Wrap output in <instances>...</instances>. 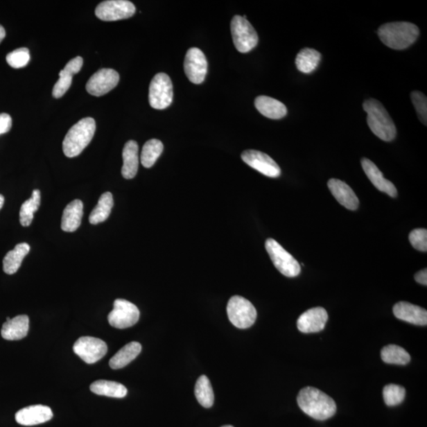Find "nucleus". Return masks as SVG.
<instances>
[{
    "label": "nucleus",
    "mask_w": 427,
    "mask_h": 427,
    "mask_svg": "<svg viewBox=\"0 0 427 427\" xmlns=\"http://www.w3.org/2000/svg\"><path fill=\"white\" fill-rule=\"evenodd\" d=\"M297 402L302 411L314 419H329L336 412L333 399L316 387H306L302 389L297 395Z\"/></svg>",
    "instance_id": "f257e3e1"
},
{
    "label": "nucleus",
    "mask_w": 427,
    "mask_h": 427,
    "mask_svg": "<svg viewBox=\"0 0 427 427\" xmlns=\"http://www.w3.org/2000/svg\"><path fill=\"white\" fill-rule=\"evenodd\" d=\"M380 40L395 50L406 49L411 46L419 35L418 26L408 21L390 22L382 25L378 31Z\"/></svg>",
    "instance_id": "f03ea898"
},
{
    "label": "nucleus",
    "mask_w": 427,
    "mask_h": 427,
    "mask_svg": "<svg viewBox=\"0 0 427 427\" xmlns=\"http://www.w3.org/2000/svg\"><path fill=\"white\" fill-rule=\"evenodd\" d=\"M363 109L367 114V123L370 130L383 141L390 142L396 138L397 128L389 112L378 100L365 101Z\"/></svg>",
    "instance_id": "7ed1b4c3"
},
{
    "label": "nucleus",
    "mask_w": 427,
    "mask_h": 427,
    "mask_svg": "<svg viewBox=\"0 0 427 427\" xmlns=\"http://www.w3.org/2000/svg\"><path fill=\"white\" fill-rule=\"evenodd\" d=\"M96 123L92 117L83 118L71 128L63 142L64 153L69 158L80 155L94 136Z\"/></svg>",
    "instance_id": "20e7f679"
},
{
    "label": "nucleus",
    "mask_w": 427,
    "mask_h": 427,
    "mask_svg": "<svg viewBox=\"0 0 427 427\" xmlns=\"http://www.w3.org/2000/svg\"><path fill=\"white\" fill-rule=\"evenodd\" d=\"M227 311L229 322L238 329H249L256 322V308L243 297H232L228 302Z\"/></svg>",
    "instance_id": "39448f33"
},
{
    "label": "nucleus",
    "mask_w": 427,
    "mask_h": 427,
    "mask_svg": "<svg viewBox=\"0 0 427 427\" xmlns=\"http://www.w3.org/2000/svg\"><path fill=\"white\" fill-rule=\"evenodd\" d=\"M234 46L238 51L247 53L252 51L258 44V37L254 26L243 16L235 15L230 24Z\"/></svg>",
    "instance_id": "423d86ee"
},
{
    "label": "nucleus",
    "mask_w": 427,
    "mask_h": 427,
    "mask_svg": "<svg viewBox=\"0 0 427 427\" xmlns=\"http://www.w3.org/2000/svg\"><path fill=\"white\" fill-rule=\"evenodd\" d=\"M265 248L274 267L280 273L290 278L296 277L300 274L301 267L299 262L277 241L268 238L265 243Z\"/></svg>",
    "instance_id": "0eeeda50"
},
{
    "label": "nucleus",
    "mask_w": 427,
    "mask_h": 427,
    "mask_svg": "<svg viewBox=\"0 0 427 427\" xmlns=\"http://www.w3.org/2000/svg\"><path fill=\"white\" fill-rule=\"evenodd\" d=\"M173 89L171 78L165 73H159L151 80L149 88V103L155 110H165L173 102Z\"/></svg>",
    "instance_id": "6e6552de"
},
{
    "label": "nucleus",
    "mask_w": 427,
    "mask_h": 427,
    "mask_svg": "<svg viewBox=\"0 0 427 427\" xmlns=\"http://www.w3.org/2000/svg\"><path fill=\"white\" fill-rule=\"evenodd\" d=\"M140 313L133 303L125 299H116L114 310L108 316L109 323L112 327L125 329L132 327L139 322Z\"/></svg>",
    "instance_id": "1a4fd4ad"
},
{
    "label": "nucleus",
    "mask_w": 427,
    "mask_h": 427,
    "mask_svg": "<svg viewBox=\"0 0 427 427\" xmlns=\"http://www.w3.org/2000/svg\"><path fill=\"white\" fill-rule=\"evenodd\" d=\"M137 9L134 5L127 0H108L98 5L95 15L101 20L114 21L131 18Z\"/></svg>",
    "instance_id": "9d476101"
},
{
    "label": "nucleus",
    "mask_w": 427,
    "mask_h": 427,
    "mask_svg": "<svg viewBox=\"0 0 427 427\" xmlns=\"http://www.w3.org/2000/svg\"><path fill=\"white\" fill-rule=\"evenodd\" d=\"M73 351L87 364L98 362L108 351L105 342L100 339L91 336H83L78 339Z\"/></svg>",
    "instance_id": "9b49d317"
},
{
    "label": "nucleus",
    "mask_w": 427,
    "mask_h": 427,
    "mask_svg": "<svg viewBox=\"0 0 427 427\" xmlns=\"http://www.w3.org/2000/svg\"><path fill=\"white\" fill-rule=\"evenodd\" d=\"M120 81L117 71L110 69L98 71L87 83V91L93 96L101 97L114 89Z\"/></svg>",
    "instance_id": "f8f14e48"
},
{
    "label": "nucleus",
    "mask_w": 427,
    "mask_h": 427,
    "mask_svg": "<svg viewBox=\"0 0 427 427\" xmlns=\"http://www.w3.org/2000/svg\"><path fill=\"white\" fill-rule=\"evenodd\" d=\"M184 69L190 82H203L207 73V60L204 53L198 48L189 49L184 58Z\"/></svg>",
    "instance_id": "ddd939ff"
},
{
    "label": "nucleus",
    "mask_w": 427,
    "mask_h": 427,
    "mask_svg": "<svg viewBox=\"0 0 427 427\" xmlns=\"http://www.w3.org/2000/svg\"><path fill=\"white\" fill-rule=\"evenodd\" d=\"M241 159L254 170L269 177L280 176V167L271 157L259 150H248L241 154Z\"/></svg>",
    "instance_id": "4468645a"
},
{
    "label": "nucleus",
    "mask_w": 427,
    "mask_h": 427,
    "mask_svg": "<svg viewBox=\"0 0 427 427\" xmlns=\"http://www.w3.org/2000/svg\"><path fill=\"white\" fill-rule=\"evenodd\" d=\"M328 319V313L324 308H312L297 319V329L303 333H319L324 329Z\"/></svg>",
    "instance_id": "2eb2a0df"
},
{
    "label": "nucleus",
    "mask_w": 427,
    "mask_h": 427,
    "mask_svg": "<svg viewBox=\"0 0 427 427\" xmlns=\"http://www.w3.org/2000/svg\"><path fill=\"white\" fill-rule=\"evenodd\" d=\"M53 417L51 408L38 404L19 410L15 415V420L22 426H35L48 422Z\"/></svg>",
    "instance_id": "dca6fc26"
},
{
    "label": "nucleus",
    "mask_w": 427,
    "mask_h": 427,
    "mask_svg": "<svg viewBox=\"0 0 427 427\" xmlns=\"http://www.w3.org/2000/svg\"><path fill=\"white\" fill-rule=\"evenodd\" d=\"M83 64L81 56L71 60L64 69L60 72V80L56 82L53 89V96L60 98L64 96L71 86L73 76L80 72Z\"/></svg>",
    "instance_id": "f3484780"
},
{
    "label": "nucleus",
    "mask_w": 427,
    "mask_h": 427,
    "mask_svg": "<svg viewBox=\"0 0 427 427\" xmlns=\"http://www.w3.org/2000/svg\"><path fill=\"white\" fill-rule=\"evenodd\" d=\"M328 186L331 194L346 209L355 211L359 206V200L349 185L338 179H330Z\"/></svg>",
    "instance_id": "a211bd4d"
},
{
    "label": "nucleus",
    "mask_w": 427,
    "mask_h": 427,
    "mask_svg": "<svg viewBox=\"0 0 427 427\" xmlns=\"http://www.w3.org/2000/svg\"><path fill=\"white\" fill-rule=\"evenodd\" d=\"M393 313L397 318L415 325L427 324V312L424 308L415 306L412 303L401 302L393 307Z\"/></svg>",
    "instance_id": "6ab92c4d"
},
{
    "label": "nucleus",
    "mask_w": 427,
    "mask_h": 427,
    "mask_svg": "<svg viewBox=\"0 0 427 427\" xmlns=\"http://www.w3.org/2000/svg\"><path fill=\"white\" fill-rule=\"evenodd\" d=\"M361 163L365 173L374 186L391 198H396L397 190L395 185L384 177L383 173L381 172L378 166L368 159H363Z\"/></svg>",
    "instance_id": "aec40b11"
},
{
    "label": "nucleus",
    "mask_w": 427,
    "mask_h": 427,
    "mask_svg": "<svg viewBox=\"0 0 427 427\" xmlns=\"http://www.w3.org/2000/svg\"><path fill=\"white\" fill-rule=\"evenodd\" d=\"M30 319L27 315H19L6 322L1 335L4 340H19L25 338L29 331Z\"/></svg>",
    "instance_id": "412c9836"
},
{
    "label": "nucleus",
    "mask_w": 427,
    "mask_h": 427,
    "mask_svg": "<svg viewBox=\"0 0 427 427\" xmlns=\"http://www.w3.org/2000/svg\"><path fill=\"white\" fill-rule=\"evenodd\" d=\"M83 216V204L75 200L65 207L62 216L61 228L65 232H75L80 227Z\"/></svg>",
    "instance_id": "4be33fe9"
},
{
    "label": "nucleus",
    "mask_w": 427,
    "mask_h": 427,
    "mask_svg": "<svg viewBox=\"0 0 427 427\" xmlns=\"http://www.w3.org/2000/svg\"><path fill=\"white\" fill-rule=\"evenodd\" d=\"M123 161L122 176L128 180L136 177L139 168V146L134 140L125 143L123 149Z\"/></svg>",
    "instance_id": "5701e85b"
},
{
    "label": "nucleus",
    "mask_w": 427,
    "mask_h": 427,
    "mask_svg": "<svg viewBox=\"0 0 427 427\" xmlns=\"http://www.w3.org/2000/svg\"><path fill=\"white\" fill-rule=\"evenodd\" d=\"M255 106L263 116L269 119H282L288 114V109L284 103L268 96L257 97L255 100Z\"/></svg>",
    "instance_id": "b1692460"
},
{
    "label": "nucleus",
    "mask_w": 427,
    "mask_h": 427,
    "mask_svg": "<svg viewBox=\"0 0 427 427\" xmlns=\"http://www.w3.org/2000/svg\"><path fill=\"white\" fill-rule=\"evenodd\" d=\"M31 247L27 243H20L15 247L13 250H10L5 256L3 261V271L6 274H13L18 272L21 265L22 261L28 254H29Z\"/></svg>",
    "instance_id": "393cba45"
},
{
    "label": "nucleus",
    "mask_w": 427,
    "mask_h": 427,
    "mask_svg": "<svg viewBox=\"0 0 427 427\" xmlns=\"http://www.w3.org/2000/svg\"><path fill=\"white\" fill-rule=\"evenodd\" d=\"M142 346L138 342H129L122 347L116 355L110 359V366L112 369H119L125 367L132 363L141 352Z\"/></svg>",
    "instance_id": "a878e982"
},
{
    "label": "nucleus",
    "mask_w": 427,
    "mask_h": 427,
    "mask_svg": "<svg viewBox=\"0 0 427 427\" xmlns=\"http://www.w3.org/2000/svg\"><path fill=\"white\" fill-rule=\"evenodd\" d=\"M320 60H322V54L317 50L306 48L297 53L295 64L297 70L305 74H311L317 69Z\"/></svg>",
    "instance_id": "bb28decb"
},
{
    "label": "nucleus",
    "mask_w": 427,
    "mask_h": 427,
    "mask_svg": "<svg viewBox=\"0 0 427 427\" xmlns=\"http://www.w3.org/2000/svg\"><path fill=\"white\" fill-rule=\"evenodd\" d=\"M91 390L95 394L114 398H123L126 397L128 390L125 385L116 381L99 380L94 382L91 385Z\"/></svg>",
    "instance_id": "cd10ccee"
},
{
    "label": "nucleus",
    "mask_w": 427,
    "mask_h": 427,
    "mask_svg": "<svg viewBox=\"0 0 427 427\" xmlns=\"http://www.w3.org/2000/svg\"><path fill=\"white\" fill-rule=\"evenodd\" d=\"M114 198L111 193H105L98 200V203L91 213L89 221L92 225L103 223L110 216L112 207H114Z\"/></svg>",
    "instance_id": "c85d7f7f"
},
{
    "label": "nucleus",
    "mask_w": 427,
    "mask_h": 427,
    "mask_svg": "<svg viewBox=\"0 0 427 427\" xmlns=\"http://www.w3.org/2000/svg\"><path fill=\"white\" fill-rule=\"evenodd\" d=\"M41 204V192L38 189L33 190L31 198L22 204L20 210V223L22 227H30L33 219V215Z\"/></svg>",
    "instance_id": "c756f323"
},
{
    "label": "nucleus",
    "mask_w": 427,
    "mask_h": 427,
    "mask_svg": "<svg viewBox=\"0 0 427 427\" xmlns=\"http://www.w3.org/2000/svg\"><path fill=\"white\" fill-rule=\"evenodd\" d=\"M195 395L201 406L206 408L212 407L214 401H215V395H214L211 381L207 376H200L196 381Z\"/></svg>",
    "instance_id": "7c9ffc66"
},
{
    "label": "nucleus",
    "mask_w": 427,
    "mask_h": 427,
    "mask_svg": "<svg viewBox=\"0 0 427 427\" xmlns=\"http://www.w3.org/2000/svg\"><path fill=\"white\" fill-rule=\"evenodd\" d=\"M164 146L159 139L149 140L143 146L141 157V163L145 168H151L159 158L163 152Z\"/></svg>",
    "instance_id": "2f4dec72"
},
{
    "label": "nucleus",
    "mask_w": 427,
    "mask_h": 427,
    "mask_svg": "<svg viewBox=\"0 0 427 427\" xmlns=\"http://www.w3.org/2000/svg\"><path fill=\"white\" fill-rule=\"evenodd\" d=\"M382 360L389 364L407 365L411 361V356L403 347L397 345L385 346L381 353Z\"/></svg>",
    "instance_id": "473e14b6"
},
{
    "label": "nucleus",
    "mask_w": 427,
    "mask_h": 427,
    "mask_svg": "<svg viewBox=\"0 0 427 427\" xmlns=\"http://www.w3.org/2000/svg\"><path fill=\"white\" fill-rule=\"evenodd\" d=\"M406 390L403 387L390 384L385 386L383 397L387 406H397L401 403L406 398Z\"/></svg>",
    "instance_id": "72a5a7b5"
},
{
    "label": "nucleus",
    "mask_w": 427,
    "mask_h": 427,
    "mask_svg": "<svg viewBox=\"0 0 427 427\" xmlns=\"http://www.w3.org/2000/svg\"><path fill=\"white\" fill-rule=\"evenodd\" d=\"M8 64L13 69H21L29 63L31 60L29 49L20 48L7 55Z\"/></svg>",
    "instance_id": "f704fd0d"
},
{
    "label": "nucleus",
    "mask_w": 427,
    "mask_h": 427,
    "mask_svg": "<svg viewBox=\"0 0 427 427\" xmlns=\"http://www.w3.org/2000/svg\"><path fill=\"white\" fill-rule=\"evenodd\" d=\"M411 97L420 121L422 122L425 126H426L427 98L426 95L420 92H413L411 94Z\"/></svg>",
    "instance_id": "c9c22d12"
},
{
    "label": "nucleus",
    "mask_w": 427,
    "mask_h": 427,
    "mask_svg": "<svg viewBox=\"0 0 427 427\" xmlns=\"http://www.w3.org/2000/svg\"><path fill=\"white\" fill-rule=\"evenodd\" d=\"M409 241L415 250L426 252L427 251V230L417 229L409 234Z\"/></svg>",
    "instance_id": "e433bc0d"
},
{
    "label": "nucleus",
    "mask_w": 427,
    "mask_h": 427,
    "mask_svg": "<svg viewBox=\"0 0 427 427\" xmlns=\"http://www.w3.org/2000/svg\"><path fill=\"white\" fill-rule=\"evenodd\" d=\"M12 127V119L8 114H0V134L8 133Z\"/></svg>",
    "instance_id": "4c0bfd02"
},
{
    "label": "nucleus",
    "mask_w": 427,
    "mask_h": 427,
    "mask_svg": "<svg viewBox=\"0 0 427 427\" xmlns=\"http://www.w3.org/2000/svg\"><path fill=\"white\" fill-rule=\"evenodd\" d=\"M415 279L417 283L426 286L427 285V271L426 269L422 270V271L419 272L415 274Z\"/></svg>",
    "instance_id": "58836bf2"
},
{
    "label": "nucleus",
    "mask_w": 427,
    "mask_h": 427,
    "mask_svg": "<svg viewBox=\"0 0 427 427\" xmlns=\"http://www.w3.org/2000/svg\"><path fill=\"white\" fill-rule=\"evenodd\" d=\"M5 37L6 31L4 30V28L1 25H0V43L3 42Z\"/></svg>",
    "instance_id": "ea45409f"
},
{
    "label": "nucleus",
    "mask_w": 427,
    "mask_h": 427,
    "mask_svg": "<svg viewBox=\"0 0 427 427\" xmlns=\"http://www.w3.org/2000/svg\"><path fill=\"white\" fill-rule=\"evenodd\" d=\"M4 200H4L3 195L0 194V210L2 209V207L4 204Z\"/></svg>",
    "instance_id": "a19ab883"
},
{
    "label": "nucleus",
    "mask_w": 427,
    "mask_h": 427,
    "mask_svg": "<svg viewBox=\"0 0 427 427\" xmlns=\"http://www.w3.org/2000/svg\"><path fill=\"white\" fill-rule=\"evenodd\" d=\"M222 427H234L233 426H230V425H227V426H223Z\"/></svg>",
    "instance_id": "79ce46f5"
}]
</instances>
